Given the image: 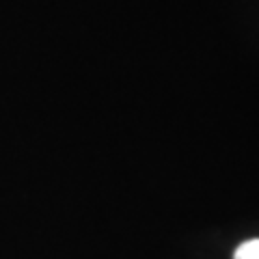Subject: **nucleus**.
Instances as JSON below:
<instances>
[{
	"label": "nucleus",
	"mask_w": 259,
	"mask_h": 259,
	"mask_svg": "<svg viewBox=\"0 0 259 259\" xmlns=\"http://www.w3.org/2000/svg\"><path fill=\"white\" fill-rule=\"evenodd\" d=\"M233 259H259V238L242 242L233 253Z\"/></svg>",
	"instance_id": "f257e3e1"
}]
</instances>
